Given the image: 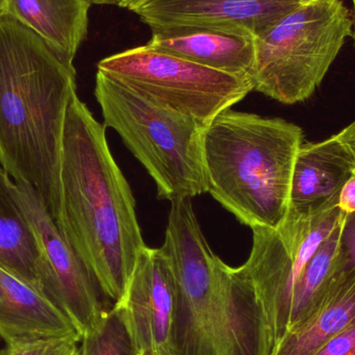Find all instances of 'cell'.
Here are the masks:
<instances>
[{
	"mask_svg": "<svg viewBox=\"0 0 355 355\" xmlns=\"http://www.w3.org/2000/svg\"><path fill=\"white\" fill-rule=\"evenodd\" d=\"M75 94L73 62L0 15V166L37 192L58 227L64 124Z\"/></svg>",
	"mask_w": 355,
	"mask_h": 355,
	"instance_id": "1",
	"label": "cell"
},
{
	"mask_svg": "<svg viewBox=\"0 0 355 355\" xmlns=\"http://www.w3.org/2000/svg\"><path fill=\"white\" fill-rule=\"evenodd\" d=\"M60 230L104 297L118 304L146 244L130 186L110 152L106 128L75 94L62 143Z\"/></svg>",
	"mask_w": 355,
	"mask_h": 355,
	"instance_id": "2",
	"label": "cell"
},
{
	"mask_svg": "<svg viewBox=\"0 0 355 355\" xmlns=\"http://www.w3.org/2000/svg\"><path fill=\"white\" fill-rule=\"evenodd\" d=\"M171 202L160 248L176 286L173 355H271L268 327L248 275L212 252L191 198Z\"/></svg>",
	"mask_w": 355,
	"mask_h": 355,
	"instance_id": "3",
	"label": "cell"
},
{
	"mask_svg": "<svg viewBox=\"0 0 355 355\" xmlns=\"http://www.w3.org/2000/svg\"><path fill=\"white\" fill-rule=\"evenodd\" d=\"M302 139L293 123L225 110L205 129L207 192L250 229H275L289 212Z\"/></svg>",
	"mask_w": 355,
	"mask_h": 355,
	"instance_id": "4",
	"label": "cell"
},
{
	"mask_svg": "<svg viewBox=\"0 0 355 355\" xmlns=\"http://www.w3.org/2000/svg\"><path fill=\"white\" fill-rule=\"evenodd\" d=\"M95 97L104 127L120 135L170 202L206 193L205 126L192 116L158 105L97 71Z\"/></svg>",
	"mask_w": 355,
	"mask_h": 355,
	"instance_id": "5",
	"label": "cell"
},
{
	"mask_svg": "<svg viewBox=\"0 0 355 355\" xmlns=\"http://www.w3.org/2000/svg\"><path fill=\"white\" fill-rule=\"evenodd\" d=\"M342 0H308L254 37V91L284 104L306 101L352 37Z\"/></svg>",
	"mask_w": 355,
	"mask_h": 355,
	"instance_id": "6",
	"label": "cell"
},
{
	"mask_svg": "<svg viewBox=\"0 0 355 355\" xmlns=\"http://www.w3.org/2000/svg\"><path fill=\"white\" fill-rule=\"evenodd\" d=\"M98 71L205 126L254 91L248 77L213 70L148 45L103 58Z\"/></svg>",
	"mask_w": 355,
	"mask_h": 355,
	"instance_id": "7",
	"label": "cell"
},
{
	"mask_svg": "<svg viewBox=\"0 0 355 355\" xmlns=\"http://www.w3.org/2000/svg\"><path fill=\"white\" fill-rule=\"evenodd\" d=\"M344 216L338 206L308 214L289 211L275 229H252V250L241 267L262 308L272 352L287 334L292 294L302 271Z\"/></svg>",
	"mask_w": 355,
	"mask_h": 355,
	"instance_id": "8",
	"label": "cell"
},
{
	"mask_svg": "<svg viewBox=\"0 0 355 355\" xmlns=\"http://www.w3.org/2000/svg\"><path fill=\"white\" fill-rule=\"evenodd\" d=\"M16 184L45 257V295L70 319L83 337L107 311L102 300L103 294L37 192L26 184Z\"/></svg>",
	"mask_w": 355,
	"mask_h": 355,
	"instance_id": "9",
	"label": "cell"
},
{
	"mask_svg": "<svg viewBox=\"0 0 355 355\" xmlns=\"http://www.w3.org/2000/svg\"><path fill=\"white\" fill-rule=\"evenodd\" d=\"M308 0H123L152 31L202 27L260 35Z\"/></svg>",
	"mask_w": 355,
	"mask_h": 355,
	"instance_id": "10",
	"label": "cell"
},
{
	"mask_svg": "<svg viewBox=\"0 0 355 355\" xmlns=\"http://www.w3.org/2000/svg\"><path fill=\"white\" fill-rule=\"evenodd\" d=\"M139 355H173L176 286L162 248H143L118 302Z\"/></svg>",
	"mask_w": 355,
	"mask_h": 355,
	"instance_id": "11",
	"label": "cell"
},
{
	"mask_svg": "<svg viewBox=\"0 0 355 355\" xmlns=\"http://www.w3.org/2000/svg\"><path fill=\"white\" fill-rule=\"evenodd\" d=\"M354 172V156L337 135L302 144L294 164L289 211L308 214L338 206L340 192Z\"/></svg>",
	"mask_w": 355,
	"mask_h": 355,
	"instance_id": "12",
	"label": "cell"
},
{
	"mask_svg": "<svg viewBox=\"0 0 355 355\" xmlns=\"http://www.w3.org/2000/svg\"><path fill=\"white\" fill-rule=\"evenodd\" d=\"M152 31L149 47L213 70L252 79L256 67L254 35L202 27Z\"/></svg>",
	"mask_w": 355,
	"mask_h": 355,
	"instance_id": "13",
	"label": "cell"
},
{
	"mask_svg": "<svg viewBox=\"0 0 355 355\" xmlns=\"http://www.w3.org/2000/svg\"><path fill=\"white\" fill-rule=\"evenodd\" d=\"M78 337L70 319L45 294L0 265V338Z\"/></svg>",
	"mask_w": 355,
	"mask_h": 355,
	"instance_id": "14",
	"label": "cell"
},
{
	"mask_svg": "<svg viewBox=\"0 0 355 355\" xmlns=\"http://www.w3.org/2000/svg\"><path fill=\"white\" fill-rule=\"evenodd\" d=\"M0 265L45 294L46 261L16 182L0 166Z\"/></svg>",
	"mask_w": 355,
	"mask_h": 355,
	"instance_id": "15",
	"label": "cell"
},
{
	"mask_svg": "<svg viewBox=\"0 0 355 355\" xmlns=\"http://www.w3.org/2000/svg\"><path fill=\"white\" fill-rule=\"evenodd\" d=\"M89 0H6L4 14L35 31L69 62H74L89 27Z\"/></svg>",
	"mask_w": 355,
	"mask_h": 355,
	"instance_id": "16",
	"label": "cell"
},
{
	"mask_svg": "<svg viewBox=\"0 0 355 355\" xmlns=\"http://www.w3.org/2000/svg\"><path fill=\"white\" fill-rule=\"evenodd\" d=\"M355 324V266L336 273L327 297L308 323L286 334L271 355H313L325 342Z\"/></svg>",
	"mask_w": 355,
	"mask_h": 355,
	"instance_id": "17",
	"label": "cell"
},
{
	"mask_svg": "<svg viewBox=\"0 0 355 355\" xmlns=\"http://www.w3.org/2000/svg\"><path fill=\"white\" fill-rule=\"evenodd\" d=\"M342 221L317 248L294 288L287 334L304 327L317 314L341 268L338 246Z\"/></svg>",
	"mask_w": 355,
	"mask_h": 355,
	"instance_id": "18",
	"label": "cell"
},
{
	"mask_svg": "<svg viewBox=\"0 0 355 355\" xmlns=\"http://www.w3.org/2000/svg\"><path fill=\"white\" fill-rule=\"evenodd\" d=\"M79 355H139L122 309L114 304L81 337Z\"/></svg>",
	"mask_w": 355,
	"mask_h": 355,
	"instance_id": "19",
	"label": "cell"
},
{
	"mask_svg": "<svg viewBox=\"0 0 355 355\" xmlns=\"http://www.w3.org/2000/svg\"><path fill=\"white\" fill-rule=\"evenodd\" d=\"M78 337L18 339L6 343L1 355H79Z\"/></svg>",
	"mask_w": 355,
	"mask_h": 355,
	"instance_id": "20",
	"label": "cell"
},
{
	"mask_svg": "<svg viewBox=\"0 0 355 355\" xmlns=\"http://www.w3.org/2000/svg\"><path fill=\"white\" fill-rule=\"evenodd\" d=\"M339 266H355V213L346 214L340 229L338 246Z\"/></svg>",
	"mask_w": 355,
	"mask_h": 355,
	"instance_id": "21",
	"label": "cell"
},
{
	"mask_svg": "<svg viewBox=\"0 0 355 355\" xmlns=\"http://www.w3.org/2000/svg\"><path fill=\"white\" fill-rule=\"evenodd\" d=\"M313 355H355V324L331 338Z\"/></svg>",
	"mask_w": 355,
	"mask_h": 355,
	"instance_id": "22",
	"label": "cell"
},
{
	"mask_svg": "<svg viewBox=\"0 0 355 355\" xmlns=\"http://www.w3.org/2000/svg\"><path fill=\"white\" fill-rule=\"evenodd\" d=\"M338 207L345 214L355 213V172L342 188Z\"/></svg>",
	"mask_w": 355,
	"mask_h": 355,
	"instance_id": "23",
	"label": "cell"
},
{
	"mask_svg": "<svg viewBox=\"0 0 355 355\" xmlns=\"http://www.w3.org/2000/svg\"><path fill=\"white\" fill-rule=\"evenodd\" d=\"M337 137L352 152L355 160V121L345 127L341 132L338 133Z\"/></svg>",
	"mask_w": 355,
	"mask_h": 355,
	"instance_id": "24",
	"label": "cell"
},
{
	"mask_svg": "<svg viewBox=\"0 0 355 355\" xmlns=\"http://www.w3.org/2000/svg\"><path fill=\"white\" fill-rule=\"evenodd\" d=\"M91 4H110V6H119L123 0H89Z\"/></svg>",
	"mask_w": 355,
	"mask_h": 355,
	"instance_id": "25",
	"label": "cell"
},
{
	"mask_svg": "<svg viewBox=\"0 0 355 355\" xmlns=\"http://www.w3.org/2000/svg\"><path fill=\"white\" fill-rule=\"evenodd\" d=\"M352 4H354V15H352V20H354V27H352V37H354L355 46V0H352Z\"/></svg>",
	"mask_w": 355,
	"mask_h": 355,
	"instance_id": "26",
	"label": "cell"
},
{
	"mask_svg": "<svg viewBox=\"0 0 355 355\" xmlns=\"http://www.w3.org/2000/svg\"><path fill=\"white\" fill-rule=\"evenodd\" d=\"M4 6H6V0H0V15L4 14Z\"/></svg>",
	"mask_w": 355,
	"mask_h": 355,
	"instance_id": "27",
	"label": "cell"
}]
</instances>
